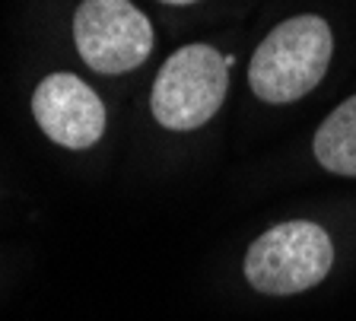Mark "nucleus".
Wrapping results in <instances>:
<instances>
[{
  "label": "nucleus",
  "instance_id": "1",
  "mask_svg": "<svg viewBox=\"0 0 356 321\" xmlns=\"http://www.w3.org/2000/svg\"><path fill=\"white\" fill-rule=\"evenodd\" d=\"M334 35L321 16H293L258 45L248 67V83L258 99L286 105L302 99L327 74Z\"/></svg>",
  "mask_w": 356,
  "mask_h": 321
},
{
  "label": "nucleus",
  "instance_id": "2",
  "mask_svg": "<svg viewBox=\"0 0 356 321\" xmlns=\"http://www.w3.org/2000/svg\"><path fill=\"white\" fill-rule=\"evenodd\" d=\"M229 92V60L210 45H185L163 64L149 108L169 131H194L220 112Z\"/></svg>",
  "mask_w": 356,
  "mask_h": 321
},
{
  "label": "nucleus",
  "instance_id": "3",
  "mask_svg": "<svg viewBox=\"0 0 356 321\" xmlns=\"http://www.w3.org/2000/svg\"><path fill=\"white\" fill-rule=\"evenodd\" d=\"M334 264L327 232L309 220H289L252 242L245 254V277L258 293L289 296L321 283Z\"/></svg>",
  "mask_w": 356,
  "mask_h": 321
},
{
  "label": "nucleus",
  "instance_id": "4",
  "mask_svg": "<svg viewBox=\"0 0 356 321\" xmlns=\"http://www.w3.org/2000/svg\"><path fill=\"white\" fill-rule=\"evenodd\" d=\"M74 42L92 70L127 74L153 51V26L131 0H83L74 13Z\"/></svg>",
  "mask_w": 356,
  "mask_h": 321
},
{
  "label": "nucleus",
  "instance_id": "5",
  "mask_svg": "<svg viewBox=\"0 0 356 321\" xmlns=\"http://www.w3.org/2000/svg\"><path fill=\"white\" fill-rule=\"evenodd\" d=\"M32 115L44 134L67 149H89L105 134L102 99L74 74L44 76L32 96Z\"/></svg>",
  "mask_w": 356,
  "mask_h": 321
},
{
  "label": "nucleus",
  "instance_id": "6",
  "mask_svg": "<svg viewBox=\"0 0 356 321\" xmlns=\"http://www.w3.org/2000/svg\"><path fill=\"white\" fill-rule=\"evenodd\" d=\"M315 159L327 172L356 179V96L321 121L315 134Z\"/></svg>",
  "mask_w": 356,
  "mask_h": 321
},
{
  "label": "nucleus",
  "instance_id": "7",
  "mask_svg": "<svg viewBox=\"0 0 356 321\" xmlns=\"http://www.w3.org/2000/svg\"><path fill=\"white\" fill-rule=\"evenodd\" d=\"M163 3H175V7H185V3H194V0H163Z\"/></svg>",
  "mask_w": 356,
  "mask_h": 321
}]
</instances>
